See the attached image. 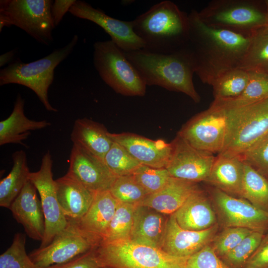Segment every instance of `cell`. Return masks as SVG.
Returning a JSON list of instances; mask_svg holds the SVG:
<instances>
[{"instance_id":"1","label":"cell","mask_w":268,"mask_h":268,"mask_svg":"<svg viewBox=\"0 0 268 268\" xmlns=\"http://www.w3.org/2000/svg\"><path fill=\"white\" fill-rule=\"evenodd\" d=\"M188 18L186 46L193 59L195 73L203 83L211 85L224 73L239 67L251 35L208 26L195 10L188 14Z\"/></svg>"},{"instance_id":"2","label":"cell","mask_w":268,"mask_h":268,"mask_svg":"<svg viewBox=\"0 0 268 268\" xmlns=\"http://www.w3.org/2000/svg\"><path fill=\"white\" fill-rule=\"evenodd\" d=\"M123 52L146 85L182 92L196 103L201 101L193 80L195 73L193 59L186 46L170 54L153 53L143 49Z\"/></svg>"},{"instance_id":"3","label":"cell","mask_w":268,"mask_h":268,"mask_svg":"<svg viewBox=\"0 0 268 268\" xmlns=\"http://www.w3.org/2000/svg\"><path fill=\"white\" fill-rule=\"evenodd\" d=\"M133 29L148 51L170 54L184 48L189 39L188 14L164 0L133 20Z\"/></svg>"},{"instance_id":"4","label":"cell","mask_w":268,"mask_h":268,"mask_svg":"<svg viewBox=\"0 0 268 268\" xmlns=\"http://www.w3.org/2000/svg\"><path fill=\"white\" fill-rule=\"evenodd\" d=\"M78 42L75 35L64 47L29 63L17 59L0 70V85L14 83L27 87L35 92L45 109L57 112L48 99V90L54 78L55 68L73 51Z\"/></svg>"},{"instance_id":"5","label":"cell","mask_w":268,"mask_h":268,"mask_svg":"<svg viewBox=\"0 0 268 268\" xmlns=\"http://www.w3.org/2000/svg\"><path fill=\"white\" fill-rule=\"evenodd\" d=\"M198 13L208 26L251 36L266 26L268 8L266 0H214Z\"/></svg>"},{"instance_id":"6","label":"cell","mask_w":268,"mask_h":268,"mask_svg":"<svg viewBox=\"0 0 268 268\" xmlns=\"http://www.w3.org/2000/svg\"><path fill=\"white\" fill-rule=\"evenodd\" d=\"M238 108L211 104L186 122L177 135L198 149L218 154L227 143Z\"/></svg>"},{"instance_id":"7","label":"cell","mask_w":268,"mask_h":268,"mask_svg":"<svg viewBox=\"0 0 268 268\" xmlns=\"http://www.w3.org/2000/svg\"><path fill=\"white\" fill-rule=\"evenodd\" d=\"M96 251L103 267L115 268H187L189 257L173 256L130 239L101 241Z\"/></svg>"},{"instance_id":"8","label":"cell","mask_w":268,"mask_h":268,"mask_svg":"<svg viewBox=\"0 0 268 268\" xmlns=\"http://www.w3.org/2000/svg\"><path fill=\"white\" fill-rule=\"evenodd\" d=\"M93 64L101 79L116 93L143 96L146 85L124 53L112 40L93 45Z\"/></svg>"},{"instance_id":"9","label":"cell","mask_w":268,"mask_h":268,"mask_svg":"<svg viewBox=\"0 0 268 268\" xmlns=\"http://www.w3.org/2000/svg\"><path fill=\"white\" fill-rule=\"evenodd\" d=\"M51 0H1L0 15L34 38L49 46L53 42L55 27L52 15Z\"/></svg>"},{"instance_id":"10","label":"cell","mask_w":268,"mask_h":268,"mask_svg":"<svg viewBox=\"0 0 268 268\" xmlns=\"http://www.w3.org/2000/svg\"><path fill=\"white\" fill-rule=\"evenodd\" d=\"M102 241L83 230L77 221L68 220L65 228L47 246L33 250L29 254L39 267L67 262L94 249Z\"/></svg>"},{"instance_id":"11","label":"cell","mask_w":268,"mask_h":268,"mask_svg":"<svg viewBox=\"0 0 268 268\" xmlns=\"http://www.w3.org/2000/svg\"><path fill=\"white\" fill-rule=\"evenodd\" d=\"M267 134L268 98L239 108L227 143L219 154L241 156Z\"/></svg>"},{"instance_id":"12","label":"cell","mask_w":268,"mask_h":268,"mask_svg":"<svg viewBox=\"0 0 268 268\" xmlns=\"http://www.w3.org/2000/svg\"><path fill=\"white\" fill-rule=\"evenodd\" d=\"M52 165V156L48 150L42 158L39 170L30 172L29 175V180L35 186L40 196L45 217V233L41 242V248L49 245L68 223L58 201Z\"/></svg>"},{"instance_id":"13","label":"cell","mask_w":268,"mask_h":268,"mask_svg":"<svg viewBox=\"0 0 268 268\" xmlns=\"http://www.w3.org/2000/svg\"><path fill=\"white\" fill-rule=\"evenodd\" d=\"M211 197L225 227H242L263 233L268 228V211L215 188L211 191Z\"/></svg>"},{"instance_id":"14","label":"cell","mask_w":268,"mask_h":268,"mask_svg":"<svg viewBox=\"0 0 268 268\" xmlns=\"http://www.w3.org/2000/svg\"><path fill=\"white\" fill-rule=\"evenodd\" d=\"M171 155L165 168L173 177L197 183L206 182L216 157L198 149L177 135L171 142Z\"/></svg>"},{"instance_id":"15","label":"cell","mask_w":268,"mask_h":268,"mask_svg":"<svg viewBox=\"0 0 268 268\" xmlns=\"http://www.w3.org/2000/svg\"><path fill=\"white\" fill-rule=\"evenodd\" d=\"M68 12L101 27L110 36L111 40L124 52L144 48L143 41L134 31L133 21H123L109 16L102 10L95 8L82 0H76Z\"/></svg>"},{"instance_id":"16","label":"cell","mask_w":268,"mask_h":268,"mask_svg":"<svg viewBox=\"0 0 268 268\" xmlns=\"http://www.w3.org/2000/svg\"><path fill=\"white\" fill-rule=\"evenodd\" d=\"M67 174L94 193L110 191L117 178L103 160L73 144Z\"/></svg>"},{"instance_id":"17","label":"cell","mask_w":268,"mask_h":268,"mask_svg":"<svg viewBox=\"0 0 268 268\" xmlns=\"http://www.w3.org/2000/svg\"><path fill=\"white\" fill-rule=\"evenodd\" d=\"M218 225L202 231L181 228L173 214L167 219L162 250L170 255L189 257L209 245L216 235Z\"/></svg>"},{"instance_id":"18","label":"cell","mask_w":268,"mask_h":268,"mask_svg":"<svg viewBox=\"0 0 268 268\" xmlns=\"http://www.w3.org/2000/svg\"><path fill=\"white\" fill-rule=\"evenodd\" d=\"M109 135L142 165L161 168L168 164L172 150L171 142L152 140L130 133H109Z\"/></svg>"},{"instance_id":"19","label":"cell","mask_w":268,"mask_h":268,"mask_svg":"<svg viewBox=\"0 0 268 268\" xmlns=\"http://www.w3.org/2000/svg\"><path fill=\"white\" fill-rule=\"evenodd\" d=\"M37 190L29 180L9 209L14 218L21 224L26 234L35 240L42 241L45 233V221Z\"/></svg>"},{"instance_id":"20","label":"cell","mask_w":268,"mask_h":268,"mask_svg":"<svg viewBox=\"0 0 268 268\" xmlns=\"http://www.w3.org/2000/svg\"><path fill=\"white\" fill-rule=\"evenodd\" d=\"M167 219L164 214L150 207L135 205L130 240L162 249Z\"/></svg>"},{"instance_id":"21","label":"cell","mask_w":268,"mask_h":268,"mask_svg":"<svg viewBox=\"0 0 268 268\" xmlns=\"http://www.w3.org/2000/svg\"><path fill=\"white\" fill-rule=\"evenodd\" d=\"M61 208L67 220L79 221L85 214L95 194L67 174L55 180Z\"/></svg>"},{"instance_id":"22","label":"cell","mask_w":268,"mask_h":268,"mask_svg":"<svg viewBox=\"0 0 268 268\" xmlns=\"http://www.w3.org/2000/svg\"><path fill=\"white\" fill-rule=\"evenodd\" d=\"M173 214L179 226L186 230L202 231L217 224L215 213L200 188Z\"/></svg>"},{"instance_id":"23","label":"cell","mask_w":268,"mask_h":268,"mask_svg":"<svg viewBox=\"0 0 268 268\" xmlns=\"http://www.w3.org/2000/svg\"><path fill=\"white\" fill-rule=\"evenodd\" d=\"M199 189L197 183L171 177L163 188L148 195L139 205L147 206L163 214L171 215Z\"/></svg>"},{"instance_id":"24","label":"cell","mask_w":268,"mask_h":268,"mask_svg":"<svg viewBox=\"0 0 268 268\" xmlns=\"http://www.w3.org/2000/svg\"><path fill=\"white\" fill-rule=\"evenodd\" d=\"M102 124L86 118L74 122L70 134L73 144L104 160L113 140Z\"/></svg>"},{"instance_id":"25","label":"cell","mask_w":268,"mask_h":268,"mask_svg":"<svg viewBox=\"0 0 268 268\" xmlns=\"http://www.w3.org/2000/svg\"><path fill=\"white\" fill-rule=\"evenodd\" d=\"M244 166L240 156L218 154L206 182L229 195L240 196Z\"/></svg>"},{"instance_id":"26","label":"cell","mask_w":268,"mask_h":268,"mask_svg":"<svg viewBox=\"0 0 268 268\" xmlns=\"http://www.w3.org/2000/svg\"><path fill=\"white\" fill-rule=\"evenodd\" d=\"M24 100L18 94L13 111L6 119L0 122V145L8 143L23 144L31 131L39 130L51 126L47 121H34L28 119L24 113Z\"/></svg>"},{"instance_id":"27","label":"cell","mask_w":268,"mask_h":268,"mask_svg":"<svg viewBox=\"0 0 268 268\" xmlns=\"http://www.w3.org/2000/svg\"><path fill=\"white\" fill-rule=\"evenodd\" d=\"M118 203L110 191L96 193L89 209L77 221L83 230L102 241Z\"/></svg>"},{"instance_id":"28","label":"cell","mask_w":268,"mask_h":268,"mask_svg":"<svg viewBox=\"0 0 268 268\" xmlns=\"http://www.w3.org/2000/svg\"><path fill=\"white\" fill-rule=\"evenodd\" d=\"M12 160L10 172L0 182V206L8 209L29 180L30 173L24 151L14 152Z\"/></svg>"},{"instance_id":"29","label":"cell","mask_w":268,"mask_h":268,"mask_svg":"<svg viewBox=\"0 0 268 268\" xmlns=\"http://www.w3.org/2000/svg\"><path fill=\"white\" fill-rule=\"evenodd\" d=\"M248 83L238 96L226 100H214L213 105L227 108H238L254 104L268 98V74L249 71Z\"/></svg>"},{"instance_id":"30","label":"cell","mask_w":268,"mask_h":268,"mask_svg":"<svg viewBox=\"0 0 268 268\" xmlns=\"http://www.w3.org/2000/svg\"><path fill=\"white\" fill-rule=\"evenodd\" d=\"M238 68L268 74V27L254 32L245 56Z\"/></svg>"},{"instance_id":"31","label":"cell","mask_w":268,"mask_h":268,"mask_svg":"<svg viewBox=\"0 0 268 268\" xmlns=\"http://www.w3.org/2000/svg\"><path fill=\"white\" fill-rule=\"evenodd\" d=\"M244 162L240 197L256 207L268 211V179Z\"/></svg>"},{"instance_id":"32","label":"cell","mask_w":268,"mask_h":268,"mask_svg":"<svg viewBox=\"0 0 268 268\" xmlns=\"http://www.w3.org/2000/svg\"><path fill=\"white\" fill-rule=\"evenodd\" d=\"M249 72L236 68L224 73L212 83L214 100H226L240 95L247 86Z\"/></svg>"},{"instance_id":"33","label":"cell","mask_w":268,"mask_h":268,"mask_svg":"<svg viewBox=\"0 0 268 268\" xmlns=\"http://www.w3.org/2000/svg\"><path fill=\"white\" fill-rule=\"evenodd\" d=\"M135 206L118 201L114 215L102 241L109 242L130 239Z\"/></svg>"},{"instance_id":"34","label":"cell","mask_w":268,"mask_h":268,"mask_svg":"<svg viewBox=\"0 0 268 268\" xmlns=\"http://www.w3.org/2000/svg\"><path fill=\"white\" fill-rule=\"evenodd\" d=\"M110 192L118 201L134 205H139L149 195L133 175L117 177Z\"/></svg>"},{"instance_id":"35","label":"cell","mask_w":268,"mask_h":268,"mask_svg":"<svg viewBox=\"0 0 268 268\" xmlns=\"http://www.w3.org/2000/svg\"><path fill=\"white\" fill-rule=\"evenodd\" d=\"M25 244V235L15 233L9 247L0 256V268H41L27 254Z\"/></svg>"},{"instance_id":"36","label":"cell","mask_w":268,"mask_h":268,"mask_svg":"<svg viewBox=\"0 0 268 268\" xmlns=\"http://www.w3.org/2000/svg\"><path fill=\"white\" fill-rule=\"evenodd\" d=\"M104 161L117 177L133 175L141 165L123 146L114 141Z\"/></svg>"},{"instance_id":"37","label":"cell","mask_w":268,"mask_h":268,"mask_svg":"<svg viewBox=\"0 0 268 268\" xmlns=\"http://www.w3.org/2000/svg\"><path fill=\"white\" fill-rule=\"evenodd\" d=\"M133 175L148 195L160 190L171 177L165 168H156L142 164Z\"/></svg>"},{"instance_id":"38","label":"cell","mask_w":268,"mask_h":268,"mask_svg":"<svg viewBox=\"0 0 268 268\" xmlns=\"http://www.w3.org/2000/svg\"><path fill=\"white\" fill-rule=\"evenodd\" d=\"M263 237V233L257 231L248 235L236 247L222 257L226 265L233 267L244 266L257 249Z\"/></svg>"},{"instance_id":"39","label":"cell","mask_w":268,"mask_h":268,"mask_svg":"<svg viewBox=\"0 0 268 268\" xmlns=\"http://www.w3.org/2000/svg\"><path fill=\"white\" fill-rule=\"evenodd\" d=\"M253 232L254 231L245 228L225 227L215 236L211 246L218 256L223 257Z\"/></svg>"},{"instance_id":"40","label":"cell","mask_w":268,"mask_h":268,"mask_svg":"<svg viewBox=\"0 0 268 268\" xmlns=\"http://www.w3.org/2000/svg\"><path fill=\"white\" fill-rule=\"evenodd\" d=\"M240 157L244 162L251 165L268 179V134Z\"/></svg>"},{"instance_id":"41","label":"cell","mask_w":268,"mask_h":268,"mask_svg":"<svg viewBox=\"0 0 268 268\" xmlns=\"http://www.w3.org/2000/svg\"><path fill=\"white\" fill-rule=\"evenodd\" d=\"M187 268H230L222 262L209 244L189 257Z\"/></svg>"},{"instance_id":"42","label":"cell","mask_w":268,"mask_h":268,"mask_svg":"<svg viewBox=\"0 0 268 268\" xmlns=\"http://www.w3.org/2000/svg\"><path fill=\"white\" fill-rule=\"evenodd\" d=\"M102 267L96 251L94 249L67 262L53 265L44 268H102Z\"/></svg>"},{"instance_id":"43","label":"cell","mask_w":268,"mask_h":268,"mask_svg":"<svg viewBox=\"0 0 268 268\" xmlns=\"http://www.w3.org/2000/svg\"><path fill=\"white\" fill-rule=\"evenodd\" d=\"M268 267V235L263 237L257 249L247 261L243 268Z\"/></svg>"},{"instance_id":"44","label":"cell","mask_w":268,"mask_h":268,"mask_svg":"<svg viewBox=\"0 0 268 268\" xmlns=\"http://www.w3.org/2000/svg\"><path fill=\"white\" fill-rule=\"evenodd\" d=\"M76 0H56L51 6V15L56 26L61 22L65 14L69 11Z\"/></svg>"},{"instance_id":"45","label":"cell","mask_w":268,"mask_h":268,"mask_svg":"<svg viewBox=\"0 0 268 268\" xmlns=\"http://www.w3.org/2000/svg\"><path fill=\"white\" fill-rule=\"evenodd\" d=\"M15 54V50H13L1 55L0 56V67H1L10 62Z\"/></svg>"},{"instance_id":"46","label":"cell","mask_w":268,"mask_h":268,"mask_svg":"<svg viewBox=\"0 0 268 268\" xmlns=\"http://www.w3.org/2000/svg\"><path fill=\"white\" fill-rule=\"evenodd\" d=\"M266 26L268 27V18H267V22Z\"/></svg>"},{"instance_id":"47","label":"cell","mask_w":268,"mask_h":268,"mask_svg":"<svg viewBox=\"0 0 268 268\" xmlns=\"http://www.w3.org/2000/svg\"></svg>"}]
</instances>
